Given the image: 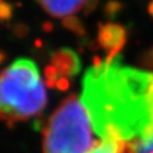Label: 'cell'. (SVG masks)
<instances>
[{
    "mask_svg": "<svg viewBox=\"0 0 153 153\" xmlns=\"http://www.w3.org/2000/svg\"><path fill=\"white\" fill-rule=\"evenodd\" d=\"M82 102L100 140L136 141L153 126V73L123 67L117 56L88 69Z\"/></svg>",
    "mask_w": 153,
    "mask_h": 153,
    "instance_id": "obj_1",
    "label": "cell"
},
{
    "mask_svg": "<svg viewBox=\"0 0 153 153\" xmlns=\"http://www.w3.org/2000/svg\"><path fill=\"white\" fill-rule=\"evenodd\" d=\"M47 102L45 86L33 60L17 59L1 71V118L9 127L39 117Z\"/></svg>",
    "mask_w": 153,
    "mask_h": 153,
    "instance_id": "obj_2",
    "label": "cell"
},
{
    "mask_svg": "<svg viewBox=\"0 0 153 153\" xmlns=\"http://www.w3.org/2000/svg\"><path fill=\"white\" fill-rule=\"evenodd\" d=\"M92 121L76 94L65 98L49 117L42 131L44 153H88L100 140L94 137Z\"/></svg>",
    "mask_w": 153,
    "mask_h": 153,
    "instance_id": "obj_3",
    "label": "cell"
},
{
    "mask_svg": "<svg viewBox=\"0 0 153 153\" xmlns=\"http://www.w3.org/2000/svg\"><path fill=\"white\" fill-rule=\"evenodd\" d=\"M98 40L101 49L107 52L105 61L110 62L119 55L127 41V32L124 26L116 23H100L98 25Z\"/></svg>",
    "mask_w": 153,
    "mask_h": 153,
    "instance_id": "obj_4",
    "label": "cell"
},
{
    "mask_svg": "<svg viewBox=\"0 0 153 153\" xmlns=\"http://www.w3.org/2000/svg\"><path fill=\"white\" fill-rule=\"evenodd\" d=\"M50 64L57 68L60 76L67 78L76 76L82 69V62L78 55L68 48H62L53 52L50 59Z\"/></svg>",
    "mask_w": 153,
    "mask_h": 153,
    "instance_id": "obj_5",
    "label": "cell"
},
{
    "mask_svg": "<svg viewBox=\"0 0 153 153\" xmlns=\"http://www.w3.org/2000/svg\"><path fill=\"white\" fill-rule=\"evenodd\" d=\"M47 14L56 18H65L76 14L86 4L88 0H36Z\"/></svg>",
    "mask_w": 153,
    "mask_h": 153,
    "instance_id": "obj_6",
    "label": "cell"
},
{
    "mask_svg": "<svg viewBox=\"0 0 153 153\" xmlns=\"http://www.w3.org/2000/svg\"><path fill=\"white\" fill-rule=\"evenodd\" d=\"M127 143L116 138H101L88 153H126Z\"/></svg>",
    "mask_w": 153,
    "mask_h": 153,
    "instance_id": "obj_7",
    "label": "cell"
},
{
    "mask_svg": "<svg viewBox=\"0 0 153 153\" xmlns=\"http://www.w3.org/2000/svg\"><path fill=\"white\" fill-rule=\"evenodd\" d=\"M127 153H153V126L136 141L127 143Z\"/></svg>",
    "mask_w": 153,
    "mask_h": 153,
    "instance_id": "obj_8",
    "label": "cell"
},
{
    "mask_svg": "<svg viewBox=\"0 0 153 153\" xmlns=\"http://www.w3.org/2000/svg\"><path fill=\"white\" fill-rule=\"evenodd\" d=\"M62 26L66 28V30H68V31H71L73 32L75 35H76L77 38L79 39H85L86 38V28L85 26L83 25V23L79 21V18H77L76 16H67L65 17L64 19H62Z\"/></svg>",
    "mask_w": 153,
    "mask_h": 153,
    "instance_id": "obj_9",
    "label": "cell"
},
{
    "mask_svg": "<svg viewBox=\"0 0 153 153\" xmlns=\"http://www.w3.org/2000/svg\"><path fill=\"white\" fill-rule=\"evenodd\" d=\"M123 9V4L118 0H109L105 2L103 7V14L105 18L108 19H114Z\"/></svg>",
    "mask_w": 153,
    "mask_h": 153,
    "instance_id": "obj_10",
    "label": "cell"
},
{
    "mask_svg": "<svg viewBox=\"0 0 153 153\" xmlns=\"http://www.w3.org/2000/svg\"><path fill=\"white\" fill-rule=\"evenodd\" d=\"M138 64L142 67L153 69V45L138 57Z\"/></svg>",
    "mask_w": 153,
    "mask_h": 153,
    "instance_id": "obj_11",
    "label": "cell"
},
{
    "mask_svg": "<svg viewBox=\"0 0 153 153\" xmlns=\"http://www.w3.org/2000/svg\"><path fill=\"white\" fill-rule=\"evenodd\" d=\"M13 16V6L8 2H6L5 0L1 1L0 5V18L2 22H7L9 21Z\"/></svg>",
    "mask_w": 153,
    "mask_h": 153,
    "instance_id": "obj_12",
    "label": "cell"
},
{
    "mask_svg": "<svg viewBox=\"0 0 153 153\" xmlns=\"http://www.w3.org/2000/svg\"><path fill=\"white\" fill-rule=\"evenodd\" d=\"M13 34L18 39L25 38L30 32V27H28L27 24L25 23H17L13 26Z\"/></svg>",
    "mask_w": 153,
    "mask_h": 153,
    "instance_id": "obj_13",
    "label": "cell"
},
{
    "mask_svg": "<svg viewBox=\"0 0 153 153\" xmlns=\"http://www.w3.org/2000/svg\"><path fill=\"white\" fill-rule=\"evenodd\" d=\"M99 2H100V0H88L85 6H84V8H83V14L85 16L91 15L93 11L97 9V7L99 6Z\"/></svg>",
    "mask_w": 153,
    "mask_h": 153,
    "instance_id": "obj_14",
    "label": "cell"
},
{
    "mask_svg": "<svg viewBox=\"0 0 153 153\" xmlns=\"http://www.w3.org/2000/svg\"><path fill=\"white\" fill-rule=\"evenodd\" d=\"M69 81H68V78L67 77H64L61 76L58 81H57V88L59 90V91H67L68 88H69Z\"/></svg>",
    "mask_w": 153,
    "mask_h": 153,
    "instance_id": "obj_15",
    "label": "cell"
},
{
    "mask_svg": "<svg viewBox=\"0 0 153 153\" xmlns=\"http://www.w3.org/2000/svg\"><path fill=\"white\" fill-rule=\"evenodd\" d=\"M55 30V25L50 21H45V22L42 23V31L45 33H51Z\"/></svg>",
    "mask_w": 153,
    "mask_h": 153,
    "instance_id": "obj_16",
    "label": "cell"
},
{
    "mask_svg": "<svg viewBox=\"0 0 153 153\" xmlns=\"http://www.w3.org/2000/svg\"><path fill=\"white\" fill-rule=\"evenodd\" d=\"M148 13L151 17H153V0H151L148 5Z\"/></svg>",
    "mask_w": 153,
    "mask_h": 153,
    "instance_id": "obj_17",
    "label": "cell"
},
{
    "mask_svg": "<svg viewBox=\"0 0 153 153\" xmlns=\"http://www.w3.org/2000/svg\"><path fill=\"white\" fill-rule=\"evenodd\" d=\"M5 60H6V52L2 50L1 53H0V62L2 64V62H5Z\"/></svg>",
    "mask_w": 153,
    "mask_h": 153,
    "instance_id": "obj_18",
    "label": "cell"
},
{
    "mask_svg": "<svg viewBox=\"0 0 153 153\" xmlns=\"http://www.w3.org/2000/svg\"><path fill=\"white\" fill-rule=\"evenodd\" d=\"M34 44H35V47H38V48H41V47H42V41H41L40 39H36V40L34 41Z\"/></svg>",
    "mask_w": 153,
    "mask_h": 153,
    "instance_id": "obj_19",
    "label": "cell"
},
{
    "mask_svg": "<svg viewBox=\"0 0 153 153\" xmlns=\"http://www.w3.org/2000/svg\"><path fill=\"white\" fill-rule=\"evenodd\" d=\"M126 153H127V150H126Z\"/></svg>",
    "mask_w": 153,
    "mask_h": 153,
    "instance_id": "obj_20",
    "label": "cell"
}]
</instances>
